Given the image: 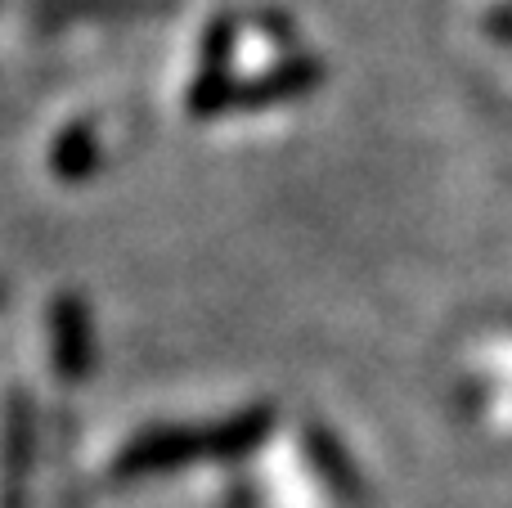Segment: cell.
I'll return each mask as SVG.
<instances>
[{
  "mask_svg": "<svg viewBox=\"0 0 512 508\" xmlns=\"http://www.w3.org/2000/svg\"><path fill=\"white\" fill-rule=\"evenodd\" d=\"M274 432L270 405H248L230 419L212 423H167V428H144L117 450L113 482H144L158 473H176L207 459H243L256 446H265Z\"/></svg>",
  "mask_w": 512,
  "mask_h": 508,
  "instance_id": "1",
  "label": "cell"
},
{
  "mask_svg": "<svg viewBox=\"0 0 512 508\" xmlns=\"http://www.w3.org/2000/svg\"><path fill=\"white\" fill-rule=\"evenodd\" d=\"M36 405L27 387H9L0 410V508H32Z\"/></svg>",
  "mask_w": 512,
  "mask_h": 508,
  "instance_id": "2",
  "label": "cell"
},
{
  "mask_svg": "<svg viewBox=\"0 0 512 508\" xmlns=\"http://www.w3.org/2000/svg\"><path fill=\"white\" fill-rule=\"evenodd\" d=\"M50 320V360H54V374L63 378L68 387L86 383L95 374V315H90V302L81 293H59L45 311Z\"/></svg>",
  "mask_w": 512,
  "mask_h": 508,
  "instance_id": "3",
  "label": "cell"
},
{
  "mask_svg": "<svg viewBox=\"0 0 512 508\" xmlns=\"http://www.w3.org/2000/svg\"><path fill=\"white\" fill-rule=\"evenodd\" d=\"M234 50H239V18L216 14L203 32V54H198V77L189 86V117H221L230 113L234 95Z\"/></svg>",
  "mask_w": 512,
  "mask_h": 508,
  "instance_id": "4",
  "label": "cell"
},
{
  "mask_svg": "<svg viewBox=\"0 0 512 508\" xmlns=\"http://www.w3.org/2000/svg\"><path fill=\"white\" fill-rule=\"evenodd\" d=\"M319 86H324V63L310 59V54H292V59L274 63L270 72H256V77L234 81L230 108L234 113H256V108L301 99V95H310V90H319Z\"/></svg>",
  "mask_w": 512,
  "mask_h": 508,
  "instance_id": "5",
  "label": "cell"
},
{
  "mask_svg": "<svg viewBox=\"0 0 512 508\" xmlns=\"http://www.w3.org/2000/svg\"><path fill=\"white\" fill-rule=\"evenodd\" d=\"M99 158H104V149H99L95 122H72L68 131L54 140V149H50V171H54L59 180H68V185H77V180L95 176V171H99Z\"/></svg>",
  "mask_w": 512,
  "mask_h": 508,
  "instance_id": "6",
  "label": "cell"
},
{
  "mask_svg": "<svg viewBox=\"0 0 512 508\" xmlns=\"http://www.w3.org/2000/svg\"><path fill=\"white\" fill-rule=\"evenodd\" d=\"M306 455H310V464L319 468V477H324L328 486H333L342 500H360V473H355V464H351V455H346L342 446H337V437L328 428H319V423H310L306 428Z\"/></svg>",
  "mask_w": 512,
  "mask_h": 508,
  "instance_id": "7",
  "label": "cell"
},
{
  "mask_svg": "<svg viewBox=\"0 0 512 508\" xmlns=\"http://www.w3.org/2000/svg\"><path fill=\"white\" fill-rule=\"evenodd\" d=\"M72 14H104V18H149V14H167L176 9V0H59Z\"/></svg>",
  "mask_w": 512,
  "mask_h": 508,
  "instance_id": "8",
  "label": "cell"
},
{
  "mask_svg": "<svg viewBox=\"0 0 512 508\" xmlns=\"http://www.w3.org/2000/svg\"><path fill=\"white\" fill-rule=\"evenodd\" d=\"M59 508H90L86 504V495H81V486H77V477H63V491H59Z\"/></svg>",
  "mask_w": 512,
  "mask_h": 508,
  "instance_id": "9",
  "label": "cell"
},
{
  "mask_svg": "<svg viewBox=\"0 0 512 508\" xmlns=\"http://www.w3.org/2000/svg\"><path fill=\"white\" fill-rule=\"evenodd\" d=\"M0 302H5V288H0Z\"/></svg>",
  "mask_w": 512,
  "mask_h": 508,
  "instance_id": "10",
  "label": "cell"
}]
</instances>
